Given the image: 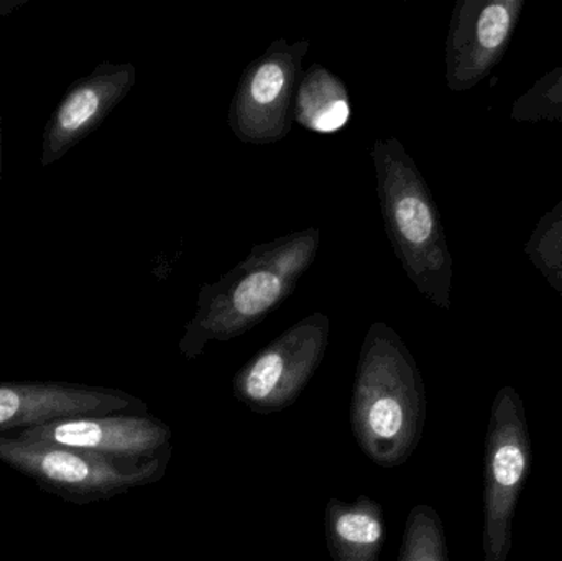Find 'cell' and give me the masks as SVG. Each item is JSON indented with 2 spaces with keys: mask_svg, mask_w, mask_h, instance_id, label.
Segmentation results:
<instances>
[{
  "mask_svg": "<svg viewBox=\"0 0 562 561\" xmlns=\"http://www.w3.org/2000/svg\"><path fill=\"white\" fill-rule=\"evenodd\" d=\"M171 428L148 414L61 418L15 435L16 440L58 445L135 463L171 451Z\"/></svg>",
  "mask_w": 562,
  "mask_h": 561,
  "instance_id": "obj_10",
  "label": "cell"
},
{
  "mask_svg": "<svg viewBox=\"0 0 562 561\" xmlns=\"http://www.w3.org/2000/svg\"><path fill=\"white\" fill-rule=\"evenodd\" d=\"M2 171H3V122L0 119V188H2Z\"/></svg>",
  "mask_w": 562,
  "mask_h": 561,
  "instance_id": "obj_17",
  "label": "cell"
},
{
  "mask_svg": "<svg viewBox=\"0 0 562 561\" xmlns=\"http://www.w3.org/2000/svg\"><path fill=\"white\" fill-rule=\"evenodd\" d=\"M515 122H562V65L538 78L510 109Z\"/></svg>",
  "mask_w": 562,
  "mask_h": 561,
  "instance_id": "obj_16",
  "label": "cell"
},
{
  "mask_svg": "<svg viewBox=\"0 0 562 561\" xmlns=\"http://www.w3.org/2000/svg\"><path fill=\"white\" fill-rule=\"evenodd\" d=\"M531 468V437L524 399L517 389H501L492 402L485 437V561H508L518 501Z\"/></svg>",
  "mask_w": 562,
  "mask_h": 561,
  "instance_id": "obj_5",
  "label": "cell"
},
{
  "mask_svg": "<svg viewBox=\"0 0 562 561\" xmlns=\"http://www.w3.org/2000/svg\"><path fill=\"white\" fill-rule=\"evenodd\" d=\"M170 458L168 451L154 460L135 463L58 445L0 437L2 463L35 481L43 491L78 506L158 483L167 473Z\"/></svg>",
  "mask_w": 562,
  "mask_h": 561,
  "instance_id": "obj_4",
  "label": "cell"
},
{
  "mask_svg": "<svg viewBox=\"0 0 562 561\" xmlns=\"http://www.w3.org/2000/svg\"><path fill=\"white\" fill-rule=\"evenodd\" d=\"M319 244L317 227L257 244L220 280L201 287L196 313L178 343L183 358L193 361L210 343L239 338L263 322L296 290Z\"/></svg>",
  "mask_w": 562,
  "mask_h": 561,
  "instance_id": "obj_1",
  "label": "cell"
},
{
  "mask_svg": "<svg viewBox=\"0 0 562 561\" xmlns=\"http://www.w3.org/2000/svg\"><path fill=\"white\" fill-rule=\"evenodd\" d=\"M426 424L422 372L398 333L370 325L357 361L350 427L357 447L380 468H400L418 448Z\"/></svg>",
  "mask_w": 562,
  "mask_h": 561,
  "instance_id": "obj_2",
  "label": "cell"
},
{
  "mask_svg": "<svg viewBox=\"0 0 562 561\" xmlns=\"http://www.w3.org/2000/svg\"><path fill=\"white\" fill-rule=\"evenodd\" d=\"M370 157L383 226L400 266L436 308L451 310L452 256L425 177L396 137L376 138Z\"/></svg>",
  "mask_w": 562,
  "mask_h": 561,
  "instance_id": "obj_3",
  "label": "cell"
},
{
  "mask_svg": "<svg viewBox=\"0 0 562 561\" xmlns=\"http://www.w3.org/2000/svg\"><path fill=\"white\" fill-rule=\"evenodd\" d=\"M147 415L144 401L119 389L68 382H0V431L99 415Z\"/></svg>",
  "mask_w": 562,
  "mask_h": 561,
  "instance_id": "obj_9",
  "label": "cell"
},
{
  "mask_svg": "<svg viewBox=\"0 0 562 561\" xmlns=\"http://www.w3.org/2000/svg\"><path fill=\"white\" fill-rule=\"evenodd\" d=\"M324 536L333 561H379L386 537L382 504L366 494L352 503L330 497Z\"/></svg>",
  "mask_w": 562,
  "mask_h": 561,
  "instance_id": "obj_12",
  "label": "cell"
},
{
  "mask_svg": "<svg viewBox=\"0 0 562 561\" xmlns=\"http://www.w3.org/2000/svg\"><path fill=\"white\" fill-rule=\"evenodd\" d=\"M137 82L132 63H101L76 79L43 131L40 165L48 167L85 141L127 98Z\"/></svg>",
  "mask_w": 562,
  "mask_h": 561,
  "instance_id": "obj_11",
  "label": "cell"
},
{
  "mask_svg": "<svg viewBox=\"0 0 562 561\" xmlns=\"http://www.w3.org/2000/svg\"><path fill=\"white\" fill-rule=\"evenodd\" d=\"M396 561H449L445 524L431 506L409 510Z\"/></svg>",
  "mask_w": 562,
  "mask_h": 561,
  "instance_id": "obj_14",
  "label": "cell"
},
{
  "mask_svg": "<svg viewBox=\"0 0 562 561\" xmlns=\"http://www.w3.org/2000/svg\"><path fill=\"white\" fill-rule=\"evenodd\" d=\"M524 250L531 266L562 299V200L538 221Z\"/></svg>",
  "mask_w": 562,
  "mask_h": 561,
  "instance_id": "obj_15",
  "label": "cell"
},
{
  "mask_svg": "<svg viewBox=\"0 0 562 561\" xmlns=\"http://www.w3.org/2000/svg\"><path fill=\"white\" fill-rule=\"evenodd\" d=\"M349 91L326 66L313 65L301 76L294 98L293 119L316 134H336L350 121Z\"/></svg>",
  "mask_w": 562,
  "mask_h": 561,
  "instance_id": "obj_13",
  "label": "cell"
},
{
  "mask_svg": "<svg viewBox=\"0 0 562 561\" xmlns=\"http://www.w3.org/2000/svg\"><path fill=\"white\" fill-rule=\"evenodd\" d=\"M527 0H458L446 36V85L465 92L504 59Z\"/></svg>",
  "mask_w": 562,
  "mask_h": 561,
  "instance_id": "obj_8",
  "label": "cell"
},
{
  "mask_svg": "<svg viewBox=\"0 0 562 561\" xmlns=\"http://www.w3.org/2000/svg\"><path fill=\"white\" fill-rule=\"evenodd\" d=\"M310 46L307 38L294 43L277 38L247 66L227 115L231 131L240 142L270 145L290 134L294 98Z\"/></svg>",
  "mask_w": 562,
  "mask_h": 561,
  "instance_id": "obj_7",
  "label": "cell"
},
{
  "mask_svg": "<svg viewBox=\"0 0 562 561\" xmlns=\"http://www.w3.org/2000/svg\"><path fill=\"white\" fill-rule=\"evenodd\" d=\"M329 335L330 319L324 313L294 323L237 371L234 397L259 415L290 407L319 369Z\"/></svg>",
  "mask_w": 562,
  "mask_h": 561,
  "instance_id": "obj_6",
  "label": "cell"
}]
</instances>
